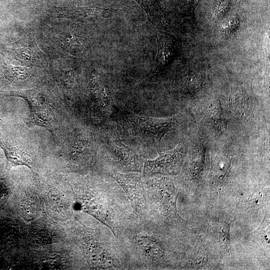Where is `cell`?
<instances>
[{"instance_id":"9","label":"cell","mask_w":270,"mask_h":270,"mask_svg":"<svg viewBox=\"0 0 270 270\" xmlns=\"http://www.w3.org/2000/svg\"><path fill=\"white\" fill-rule=\"evenodd\" d=\"M0 146L3 150L6 160V168L26 166L32 170V160L30 154L23 148L0 138Z\"/></svg>"},{"instance_id":"14","label":"cell","mask_w":270,"mask_h":270,"mask_svg":"<svg viewBox=\"0 0 270 270\" xmlns=\"http://www.w3.org/2000/svg\"><path fill=\"white\" fill-rule=\"evenodd\" d=\"M238 22L235 18H230L224 23L222 28L224 30L228 32H232L236 28Z\"/></svg>"},{"instance_id":"1","label":"cell","mask_w":270,"mask_h":270,"mask_svg":"<svg viewBox=\"0 0 270 270\" xmlns=\"http://www.w3.org/2000/svg\"><path fill=\"white\" fill-rule=\"evenodd\" d=\"M160 225L148 217L134 215L116 236L126 270H155L170 264V242L164 238Z\"/></svg>"},{"instance_id":"13","label":"cell","mask_w":270,"mask_h":270,"mask_svg":"<svg viewBox=\"0 0 270 270\" xmlns=\"http://www.w3.org/2000/svg\"><path fill=\"white\" fill-rule=\"evenodd\" d=\"M208 256L204 250H200L196 252L193 259L194 264L196 266H204L207 262Z\"/></svg>"},{"instance_id":"10","label":"cell","mask_w":270,"mask_h":270,"mask_svg":"<svg viewBox=\"0 0 270 270\" xmlns=\"http://www.w3.org/2000/svg\"><path fill=\"white\" fill-rule=\"evenodd\" d=\"M146 12L148 20L154 25L162 26L164 22L163 12L156 0H134Z\"/></svg>"},{"instance_id":"6","label":"cell","mask_w":270,"mask_h":270,"mask_svg":"<svg viewBox=\"0 0 270 270\" xmlns=\"http://www.w3.org/2000/svg\"><path fill=\"white\" fill-rule=\"evenodd\" d=\"M24 98L29 106L30 114L26 120L28 127H43L50 132L54 130V118L50 106L46 98L36 90H26L7 94Z\"/></svg>"},{"instance_id":"12","label":"cell","mask_w":270,"mask_h":270,"mask_svg":"<svg viewBox=\"0 0 270 270\" xmlns=\"http://www.w3.org/2000/svg\"><path fill=\"white\" fill-rule=\"evenodd\" d=\"M254 232L256 236V238L260 239L262 242L269 244L270 231L269 224L268 222L264 220L260 227Z\"/></svg>"},{"instance_id":"7","label":"cell","mask_w":270,"mask_h":270,"mask_svg":"<svg viewBox=\"0 0 270 270\" xmlns=\"http://www.w3.org/2000/svg\"><path fill=\"white\" fill-rule=\"evenodd\" d=\"M128 122L135 135L146 142H159L172 128V122L168 119H160L134 116Z\"/></svg>"},{"instance_id":"2","label":"cell","mask_w":270,"mask_h":270,"mask_svg":"<svg viewBox=\"0 0 270 270\" xmlns=\"http://www.w3.org/2000/svg\"><path fill=\"white\" fill-rule=\"evenodd\" d=\"M84 210L106 225L116 236L134 216L125 192L115 180L82 191Z\"/></svg>"},{"instance_id":"8","label":"cell","mask_w":270,"mask_h":270,"mask_svg":"<svg viewBox=\"0 0 270 270\" xmlns=\"http://www.w3.org/2000/svg\"><path fill=\"white\" fill-rule=\"evenodd\" d=\"M182 152L180 146L170 151L160 153L156 159L146 160L144 162L142 175L146 178L156 174H173L180 166Z\"/></svg>"},{"instance_id":"3","label":"cell","mask_w":270,"mask_h":270,"mask_svg":"<svg viewBox=\"0 0 270 270\" xmlns=\"http://www.w3.org/2000/svg\"><path fill=\"white\" fill-rule=\"evenodd\" d=\"M92 233L80 234L84 247L90 263L102 270H126L124 255L113 232L102 222Z\"/></svg>"},{"instance_id":"5","label":"cell","mask_w":270,"mask_h":270,"mask_svg":"<svg viewBox=\"0 0 270 270\" xmlns=\"http://www.w3.org/2000/svg\"><path fill=\"white\" fill-rule=\"evenodd\" d=\"M108 174L125 192L134 214L138 218L146 217V194L141 175L136 172L122 173L114 169L109 170Z\"/></svg>"},{"instance_id":"11","label":"cell","mask_w":270,"mask_h":270,"mask_svg":"<svg viewBox=\"0 0 270 270\" xmlns=\"http://www.w3.org/2000/svg\"><path fill=\"white\" fill-rule=\"evenodd\" d=\"M230 230V224L226 222H219L214 226L216 236L225 244L228 251L232 250Z\"/></svg>"},{"instance_id":"4","label":"cell","mask_w":270,"mask_h":270,"mask_svg":"<svg viewBox=\"0 0 270 270\" xmlns=\"http://www.w3.org/2000/svg\"><path fill=\"white\" fill-rule=\"evenodd\" d=\"M146 194V216L160 222H180L176 208L178 192L168 178H147L143 180Z\"/></svg>"},{"instance_id":"15","label":"cell","mask_w":270,"mask_h":270,"mask_svg":"<svg viewBox=\"0 0 270 270\" xmlns=\"http://www.w3.org/2000/svg\"><path fill=\"white\" fill-rule=\"evenodd\" d=\"M227 4H228V2L225 1L224 0L220 2V4H219V6L218 8V13L222 12L224 10L226 6V5H227Z\"/></svg>"}]
</instances>
